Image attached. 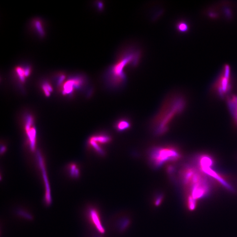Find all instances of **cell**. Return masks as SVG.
Here are the masks:
<instances>
[{"label": "cell", "instance_id": "cell-1", "mask_svg": "<svg viewBox=\"0 0 237 237\" xmlns=\"http://www.w3.org/2000/svg\"><path fill=\"white\" fill-rule=\"evenodd\" d=\"M141 56L140 50L134 46H128L123 49L118 54L115 63L105 72L103 79L106 87L113 90L123 87L127 82L125 69L127 65L137 66Z\"/></svg>", "mask_w": 237, "mask_h": 237}, {"label": "cell", "instance_id": "cell-2", "mask_svg": "<svg viewBox=\"0 0 237 237\" xmlns=\"http://www.w3.org/2000/svg\"><path fill=\"white\" fill-rule=\"evenodd\" d=\"M186 104V98L181 94H169L152 120V127L155 134L161 135L165 134L173 120L182 112Z\"/></svg>", "mask_w": 237, "mask_h": 237}, {"label": "cell", "instance_id": "cell-3", "mask_svg": "<svg viewBox=\"0 0 237 237\" xmlns=\"http://www.w3.org/2000/svg\"><path fill=\"white\" fill-rule=\"evenodd\" d=\"M181 157L180 149L173 145L154 147L148 153V161L155 169L159 168L167 162L178 161Z\"/></svg>", "mask_w": 237, "mask_h": 237}, {"label": "cell", "instance_id": "cell-4", "mask_svg": "<svg viewBox=\"0 0 237 237\" xmlns=\"http://www.w3.org/2000/svg\"><path fill=\"white\" fill-rule=\"evenodd\" d=\"M233 81L231 68L225 65L212 84V91L220 98L228 97L232 89Z\"/></svg>", "mask_w": 237, "mask_h": 237}, {"label": "cell", "instance_id": "cell-5", "mask_svg": "<svg viewBox=\"0 0 237 237\" xmlns=\"http://www.w3.org/2000/svg\"><path fill=\"white\" fill-rule=\"evenodd\" d=\"M112 141L111 135L106 132H101L91 136L88 141V146L97 154L104 156L105 154V147Z\"/></svg>", "mask_w": 237, "mask_h": 237}, {"label": "cell", "instance_id": "cell-6", "mask_svg": "<svg viewBox=\"0 0 237 237\" xmlns=\"http://www.w3.org/2000/svg\"><path fill=\"white\" fill-rule=\"evenodd\" d=\"M86 214L88 221L96 231L101 234L105 233V230L98 209L94 206H89L86 210Z\"/></svg>", "mask_w": 237, "mask_h": 237}, {"label": "cell", "instance_id": "cell-7", "mask_svg": "<svg viewBox=\"0 0 237 237\" xmlns=\"http://www.w3.org/2000/svg\"><path fill=\"white\" fill-rule=\"evenodd\" d=\"M25 131L30 149L34 151L36 148L37 133L34 125V118L30 115H27L25 119Z\"/></svg>", "mask_w": 237, "mask_h": 237}, {"label": "cell", "instance_id": "cell-8", "mask_svg": "<svg viewBox=\"0 0 237 237\" xmlns=\"http://www.w3.org/2000/svg\"><path fill=\"white\" fill-rule=\"evenodd\" d=\"M37 158L40 165V168L41 169L45 187V193L44 196V202L47 206H50L52 203V197L51 192L50 186L48 180V176L45 169L43 160L40 153H37Z\"/></svg>", "mask_w": 237, "mask_h": 237}, {"label": "cell", "instance_id": "cell-9", "mask_svg": "<svg viewBox=\"0 0 237 237\" xmlns=\"http://www.w3.org/2000/svg\"><path fill=\"white\" fill-rule=\"evenodd\" d=\"M83 84L82 80L80 81L78 79H73L67 81L65 84L63 88V93L64 95L70 94L74 91V89H78Z\"/></svg>", "mask_w": 237, "mask_h": 237}, {"label": "cell", "instance_id": "cell-10", "mask_svg": "<svg viewBox=\"0 0 237 237\" xmlns=\"http://www.w3.org/2000/svg\"><path fill=\"white\" fill-rule=\"evenodd\" d=\"M131 222V218L128 216H121L116 221V229L120 233L125 232L130 227Z\"/></svg>", "mask_w": 237, "mask_h": 237}, {"label": "cell", "instance_id": "cell-11", "mask_svg": "<svg viewBox=\"0 0 237 237\" xmlns=\"http://www.w3.org/2000/svg\"><path fill=\"white\" fill-rule=\"evenodd\" d=\"M228 107L237 123V94L229 95L227 97Z\"/></svg>", "mask_w": 237, "mask_h": 237}, {"label": "cell", "instance_id": "cell-12", "mask_svg": "<svg viewBox=\"0 0 237 237\" xmlns=\"http://www.w3.org/2000/svg\"><path fill=\"white\" fill-rule=\"evenodd\" d=\"M131 122L126 118H122L116 121L115 124V127L118 132H123L130 128Z\"/></svg>", "mask_w": 237, "mask_h": 237}, {"label": "cell", "instance_id": "cell-13", "mask_svg": "<svg viewBox=\"0 0 237 237\" xmlns=\"http://www.w3.org/2000/svg\"><path fill=\"white\" fill-rule=\"evenodd\" d=\"M16 214L23 218L28 220H32L33 217L32 214L27 210L23 208H20L16 210Z\"/></svg>", "mask_w": 237, "mask_h": 237}, {"label": "cell", "instance_id": "cell-14", "mask_svg": "<svg viewBox=\"0 0 237 237\" xmlns=\"http://www.w3.org/2000/svg\"><path fill=\"white\" fill-rule=\"evenodd\" d=\"M70 176L73 178H78L80 175V172L77 166L75 164H71L69 167Z\"/></svg>", "mask_w": 237, "mask_h": 237}, {"label": "cell", "instance_id": "cell-15", "mask_svg": "<svg viewBox=\"0 0 237 237\" xmlns=\"http://www.w3.org/2000/svg\"><path fill=\"white\" fill-rule=\"evenodd\" d=\"M176 27L180 33H185L188 30L189 26L186 21H181L177 24Z\"/></svg>", "mask_w": 237, "mask_h": 237}, {"label": "cell", "instance_id": "cell-16", "mask_svg": "<svg viewBox=\"0 0 237 237\" xmlns=\"http://www.w3.org/2000/svg\"><path fill=\"white\" fill-rule=\"evenodd\" d=\"M187 206L190 210H193L196 208L197 205V200L189 195L187 199Z\"/></svg>", "mask_w": 237, "mask_h": 237}, {"label": "cell", "instance_id": "cell-17", "mask_svg": "<svg viewBox=\"0 0 237 237\" xmlns=\"http://www.w3.org/2000/svg\"><path fill=\"white\" fill-rule=\"evenodd\" d=\"M34 25L37 31L39 33L41 37L44 36L45 34V33L41 21L39 20H35L34 22Z\"/></svg>", "mask_w": 237, "mask_h": 237}, {"label": "cell", "instance_id": "cell-18", "mask_svg": "<svg viewBox=\"0 0 237 237\" xmlns=\"http://www.w3.org/2000/svg\"><path fill=\"white\" fill-rule=\"evenodd\" d=\"M164 195L163 193H157L155 196L154 199V204L155 205L156 207L160 206L163 199H164Z\"/></svg>", "mask_w": 237, "mask_h": 237}, {"label": "cell", "instance_id": "cell-19", "mask_svg": "<svg viewBox=\"0 0 237 237\" xmlns=\"http://www.w3.org/2000/svg\"><path fill=\"white\" fill-rule=\"evenodd\" d=\"M43 91L44 94L47 97H49L50 95V93L53 91L52 87L49 83L46 82L42 85Z\"/></svg>", "mask_w": 237, "mask_h": 237}, {"label": "cell", "instance_id": "cell-20", "mask_svg": "<svg viewBox=\"0 0 237 237\" xmlns=\"http://www.w3.org/2000/svg\"><path fill=\"white\" fill-rule=\"evenodd\" d=\"M15 70H16V72L18 74V77H19L20 81L23 83L25 82V78L26 77L25 76L24 69H23L21 67H18L16 68Z\"/></svg>", "mask_w": 237, "mask_h": 237}, {"label": "cell", "instance_id": "cell-21", "mask_svg": "<svg viewBox=\"0 0 237 237\" xmlns=\"http://www.w3.org/2000/svg\"><path fill=\"white\" fill-rule=\"evenodd\" d=\"M24 72H25V76H26V77H28L29 76L30 74V67H27L24 69Z\"/></svg>", "mask_w": 237, "mask_h": 237}, {"label": "cell", "instance_id": "cell-22", "mask_svg": "<svg viewBox=\"0 0 237 237\" xmlns=\"http://www.w3.org/2000/svg\"><path fill=\"white\" fill-rule=\"evenodd\" d=\"M65 78V76L64 75H62V76H60V79H59L58 82V86H60L61 84L63 82Z\"/></svg>", "mask_w": 237, "mask_h": 237}, {"label": "cell", "instance_id": "cell-23", "mask_svg": "<svg viewBox=\"0 0 237 237\" xmlns=\"http://www.w3.org/2000/svg\"><path fill=\"white\" fill-rule=\"evenodd\" d=\"M102 237V235H96V236H95V237Z\"/></svg>", "mask_w": 237, "mask_h": 237}]
</instances>
